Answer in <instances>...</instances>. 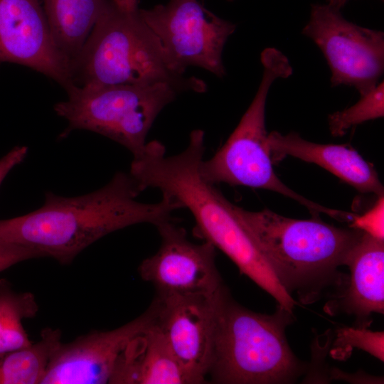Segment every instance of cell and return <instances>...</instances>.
<instances>
[{"instance_id":"20","label":"cell","mask_w":384,"mask_h":384,"mask_svg":"<svg viewBox=\"0 0 384 384\" xmlns=\"http://www.w3.org/2000/svg\"><path fill=\"white\" fill-rule=\"evenodd\" d=\"M384 83L382 80L353 105L329 114V127L334 137H341L348 129L365 122L383 117Z\"/></svg>"},{"instance_id":"23","label":"cell","mask_w":384,"mask_h":384,"mask_svg":"<svg viewBox=\"0 0 384 384\" xmlns=\"http://www.w3.org/2000/svg\"><path fill=\"white\" fill-rule=\"evenodd\" d=\"M40 257L34 250L12 244L0 252V272L18 262Z\"/></svg>"},{"instance_id":"5","label":"cell","mask_w":384,"mask_h":384,"mask_svg":"<svg viewBox=\"0 0 384 384\" xmlns=\"http://www.w3.org/2000/svg\"><path fill=\"white\" fill-rule=\"evenodd\" d=\"M292 314L279 304L272 314L255 312L235 301L225 287L218 303L208 381L281 384L296 380L304 365L286 336Z\"/></svg>"},{"instance_id":"27","label":"cell","mask_w":384,"mask_h":384,"mask_svg":"<svg viewBox=\"0 0 384 384\" xmlns=\"http://www.w3.org/2000/svg\"><path fill=\"white\" fill-rule=\"evenodd\" d=\"M228 1H233L234 0H228Z\"/></svg>"},{"instance_id":"17","label":"cell","mask_w":384,"mask_h":384,"mask_svg":"<svg viewBox=\"0 0 384 384\" xmlns=\"http://www.w3.org/2000/svg\"><path fill=\"white\" fill-rule=\"evenodd\" d=\"M54 43L70 62L78 55L107 0H39Z\"/></svg>"},{"instance_id":"26","label":"cell","mask_w":384,"mask_h":384,"mask_svg":"<svg viewBox=\"0 0 384 384\" xmlns=\"http://www.w3.org/2000/svg\"><path fill=\"white\" fill-rule=\"evenodd\" d=\"M327 4L334 9L341 10L348 0H326Z\"/></svg>"},{"instance_id":"21","label":"cell","mask_w":384,"mask_h":384,"mask_svg":"<svg viewBox=\"0 0 384 384\" xmlns=\"http://www.w3.org/2000/svg\"><path fill=\"white\" fill-rule=\"evenodd\" d=\"M367 325L338 329L335 345L336 350L356 347L383 361V331H372Z\"/></svg>"},{"instance_id":"14","label":"cell","mask_w":384,"mask_h":384,"mask_svg":"<svg viewBox=\"0 0 384 384\" xmlns=\"http://www.w3.org/2000/svg\"><path fill=\"white\" fill-rule=\"evenodd\" d=\"M267 145L272 159L291 156L316 164L361 193L384 194L383 186L373 164L366 161L348 144H322L305 140L296 132L268 134Z\"/></svg>"},{"instance_id":"10","label":"cell","mask_w":384,"mask_h":384,"mask_svg":"<svg viewBox=\"0 0 384 384\" xmlns=\"http://www.w3.org/2000/svg\"><path fill=\"white\" fill-rule=\"evenodd\" d=\"M225 288L214 294H157L151 303L154 323L191 384L208 381L218 303Z\"/></svg>"},{"instance_id":"8","label":"cell","mask_w":384,"mask_h":384,"mask_svg":"<svg viewBox=\"0 0 384 384\" xmlns=\"http://www.w3.org/2000/svg\"><path fill=\"white\" fill-rule=\"evenodd\" d=\"M139 12L159 39L174 68L184 74L190 66L223 78V50L236 25L223 19L198 0H169Z\"/></svg>"},{"instance_id":"22","label":"cell","mask_w":384,"mask_h":384,"mask_svg":"<svg viewBox=\"0 0 384 384\" xmlns=\"http://www.w3.org/2000/svg\"><path fill=\"white\" fill-rule=\"evenodd\" d=\"M350 228L359 230L373 238L384 240V197L378 196L375 204L362 215L353 216Z\"/></svg>"},{"instance_id":"9","label":"cell","mask_w":384,"mask_h":384,"mask_svg":"<svg viewBox=\"0 0 384 384\" xmlns=\"http://www.w3.org/2000/svg\"><path fill=\"white\" fill-rule=\"evenodd\" d=\"M320 49L331 71V87L348 85L363 95L384 72V33L346 20L339 10L312 4L302 31Z\"/></svg>"},{"instance_id":"16","label":"cell","mask_w":384,"mask_h":384,"mask_svg":"<svg viewBox=\"0 0 384 384\" xmlns=\"http://www.w3.org/2000/svg\"><path fill=\"white\" fill-rule=\"evenodd\" d=\"M110 384H191V381L154 318L123 352Z\"/></svg>"},{"instance_id":"3","label":"cell","mask_w":384,"mask_h":384,"mask_svg":"<svg viewBox=\"0 0 384 384\" xmlns=\"http://www.w3.org/2000/svg\"><path fill=\"white\" fill-rule=\"evenodd\" d=\"M235 213L282 287L304 303L319 299L330 287H345L338 270L363 232L335 227L318 215L300 220L269 209Z\"/></svg>"},{"instance_id":"7","label":"cell","mask_w":384,"mask_h":384,"mask_svg":"<svg viewBox=\"0 0 384 384\" xmlns=\"http://www.w3.org/2000/svg\"><path fill=\"white\" fill-rule=\"evenodd\" d=\"M66 92L67 100L54 105L55 113L68 124L61 136L74 129L91 131L124 146L133 158L143 153L156 118L178 92L166 83L72 85Z\"/></svg>"},{"instance_id":"6","label":"cell","mask_w":384,"mask_h":384,"mask_svg":"<svg viewBox=\"0 0 384 384\" xmlns=\"http://www.w3.org/2000/svg\"><path fill=\"white\" fill-rule=\"evenodd\" d=\"M260 60L262 75L252 102L225 144L210 159L201 161V176L214 185L225 183L272 191L297 201L314 215L323 213L343 220L346 212L307 199L286 186L274 173L265 128L266 102L273 82L289 78L293 70L289 59L274 48H265Z\"/></svg>"},{"instance_id":"13","label":"cell","mask_w":384,"mask_h":384,"mask_svg":"<svg viewBox=\"0 0 384 384\" xmlns=\"http://www.w3.org/2000/svg\"><path fill=\"white\" fill-rule=\"evenodd\" d=\"M0 62L28 67L73 85L70 63L56 47L39 0H0Z\"/></svg>"},{"instance_id":"18","label":"cell","mask_w":384,"mask_h":384,"mask_svg":"<svg viewBox=\"0 0 384 384\" xmlns=\"http://www.w3.org/2000/svg\"><path fill=\"white\" fill-rule=\"evenodd\" d=\"M59 329L47 328L41 338L0 358V384L41 383L55 352L62 343Z\"/></svg>"},{"instance_id":"19","label":"cell","mask_w":384,"mask_h":384,"mask_svg":"<svg viewBox=\"0 0 384 384\" xmlns=\"http://www.w3.org/2000/svg\"><path fill=\"white\" fill-rule=\"evenodd\" d=\"M38 306L31 292H16L4 279H0V358L29 346L23 320L34 317Z\"/></svg>"},{"instance_id":"24","label":"cell","mask_w":384,"mask_h":384,"mask_svg":"<svg viewBox=\"0 0 384 384\" xmlns=\"http://www.w3.org/2000/svg\"><path fill=\"white\" fill-rule=\"evenodd\" d=\"M28 148L25 146H16L0 159V186L9 172L26 158ZM8 245L0 241V252L5 250Z\"/></svg>"},{"instance_id":"15","label":"cell","mask_w":384,"mask_h":384,"mask_svg":"<svg viewBox=\"0 0 384 384\" xmlns=\"http://www.w3.org/2000/svg\"><path fill=\"white\" fill-rule=\"evenodd\" d=\"M343 265L350 277L336 306L354 315L358 325L369 326L373 313H384V240L363 232L348 252Z\"/></svg>"},{"instance_id":"4","label":"cell","mask_w":384,"mask_h":384,"mask_svg":"<svg viewBox=\"0 0 384 384\" xmlns=\"http://www.w3.org/2000/svg\"><path fill=\"white\" fill-rule=\"evenodd\" d=\"M78 87L166 83L178 92H205L202 80L186 77L171 65L139 9L125 11L107 2L78 55L70 64Z\"/></svg>"},{"instance_id":"2","label":"cell","mask_w":384,"mask_h":384,"mask_svg":"<svg viewBox=\"0 0 384 384\" xmlns=\"http://www.w3.org/2000/svg\"><path fill=\"white\" fill-rule=\"evenodd\" d=\"M206 150L205 137L189 135L181 152L166 156L160 150L140 164L138 181L144 189L159 190L190 211L195 220L194 234L221 250L240 272L293 313L296 301L279 284L267 262L238 219L233 203L201 175L199 167Z\"/></svg>"},{"instance_id":"25","label":"cell","mask_w":384,"mask_h":384,"mask_svg":"<svg viewBox=\"0 0 384 384\" xmlns=\"http://www.w3.org/2000/svg\"><path fill=\"white\" fill-rule=\"evenodd\" d=\"M115 5L125 11H134L138 9L137 0H111Z\"/></svg>"},{"instance_id":"1","label":"cell","mask_w":384,"mask_h":384,"mask_svg":"<svg viewBox=\"0 0 384 384\" xmlns=\"http://www.w3.org/2000/svg\"><path fill=\"white\" fill-rule=\"evenodd\" d=\"M142 192L129 173L119 171L102 188L75 197L47 192L43 205L23 215L0 220V240L68 264L87 247L116 230L139 223L156 226L182 209L162 195L139 202Z\"/></svg>"},{"instance_id":"11","label":"cell","mask_w":384,"mask_h":384,"mask_svg":"<svg viewBox=\"0 0 384 384\" xmlns=\"http://www.w3.org/2000/svg\"><path fill=\"white\" fill-rule=\"evenodd\" d=\"M156 228L161 237L159 250L144 259L138 270L158 295L214 294L224 287L211 243L191 242L184 228L172 220Z\"/></svg>"},{"instance_id":"12","label":"cell","mask_w":384,"mask_h":384,"mask_svg":"<svg viewBox=\"0 0 384 384\" xmlns=\"http://www.w3.org/2000/svg\"><path fill=\"white\" fill-rule=\"evenodd\" d=\"M154 318L151 305L142 315L120 327L62 342L41 384H110L123 352L151 325Z\"/></svg>"}]
</instances>
